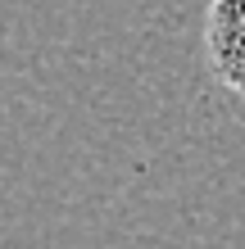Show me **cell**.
Segmentation results:
<instances>
[{
  "label": "cell",
  "mask_w": 245,
  "mask_h": 249,
  "mask_svg": "<svg viewBox=\"0 0 245 249\" xmlns=\"http://www.w3.org/2000/svg\"><path fill=\"white\" fill-rule=\"evenodd\" d=\"M205 59L227 91L245 100V0H209Z\"/></svg>",
  "instance_id": "cell-1"
}]
</instances>
